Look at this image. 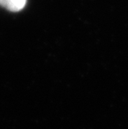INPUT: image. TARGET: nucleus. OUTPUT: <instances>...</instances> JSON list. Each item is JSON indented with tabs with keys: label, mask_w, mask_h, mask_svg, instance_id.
Instances as JSON below:
<instances>
[{
	"label": "nucleus",
	"mask_w": 128,
	"mask_h": 129,
	"mask_svg": "<svg viewBox=\"0 0 128 129\" xmlns=\"http://www.w3.org/2000/svg\"><path fill=\"white\" fill-rule=\"evenodd\" d=\"M28 0H0V5L10 12H19L25 8Z\"/></svg>",
	"instance_id": "f257e3e1"
}]
</instances>
